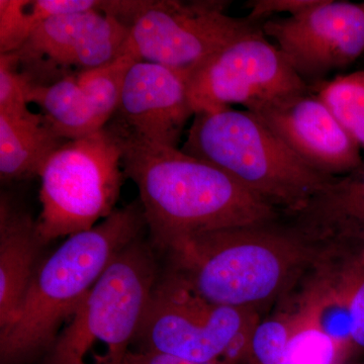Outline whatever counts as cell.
Returning <instances> with one entry per match:
<instances>
[{
  "label": "cell",
  "instance_id": "obj_13",
  "mask_svg": "<svg viewBox=\"0 0 364 364\" xmlns=\"http://www.w3.org/2000/svg\"><path fill=\"white\" fill-rule=\"evenodd\" d=\"M129 28L102 11L61 14L43 21L14 53L16 64L92 70L124 54ZM77 72V73H79Z\"/></svg>",
  "mask_w": 364,
  "mask_h": 364
},
{
  "label": "cell",
  "instance_id": "obj_3",
  "mask_svg": "<svg viewBox=\"0 0 364 364\" xmlns=\"http://www.w3.org/2000/svg\"><path fill=\"white\" fill-rule=\"evenodd\" d=\"M140 202L116 208L87 231L71 235L36 270L16 321L0 332L1 364H23L51 351L70 320L119 251L141 238Z\"/></svg>",
  "mask_w": 364,
  "mask_h": 364
},
{
  "label": "cell",
  "instance_id": "obj_8",
  "mask_svg": "<svg viewBox=\"0 0 364 364\" xmlns=\"http://www.w3.org/2000/svg\"><path fill=\"white\" fill-rule=\"evenodd\" d=\"M255 310L215 305L174 275L157 282L135 341L140 350L208 363L247 361Z\"/></svg>",
  "mask_w": 364,
  "mask_h": 364
},
{
  "label": "cell",
  "instance_id": "obj_25",
  "mask_svg": "<svg viewBox=\"0 0 364 364\" xmlns=\"http://www.w3.org/2000/svg\"><path fill=\"white\" fill-rule=\"evenodd\" d=\"M98 364V363H95ZM116 364H234L228 361H215V363H200L195 361L186 360L169 355V354L160 353L156 351L129 350L119 363Z\"/></svg>",
  "mask_w": 364,
  "mask_h": 364
},
{
  "label": "cell",
  "instance_id": "obj_5",
  "mask_svg": "<svg viewBox=\"0 0 364 364\" xmlns=\"http://www.w3.org/2000/svg\"><path fill=\"white\" fill-rule=\"evenodd\" d=\"M158 282L154 254L141 238L117 254L49 352L47 364H87L97 342L107 347L95 363L116 364L130 350Z\"/></svg>",
  "mask_w": 364,
  "mask_h": 364
},
{
  "label": "cell",
  "instance_id": "obj_17",
  "mask_svg": "<svg viewBox=\"0 0 364 364\" xmlns=\"http://www.w3.org/2000/svg\"><path fill=\"white\" fill-rule=\"evenodd\" d=\"M42 114H0V177L2 181L39 176L53 153L67 142Z\"/></svg>",
  "mask_w": 364,
  "mask_h": 364
},
{
  "label": "cell",
  "instance_id": "obj_16",
  "mask_svg": "<svg viewBox=\"0 0 364 364\" xmlns=\"http://www.w3.org/2000/svg\"><path fill=\"white\" fill-rule=\"evenodd\" d=\"M347 347L316 323L294 329L272 318L256 326L246 364H345Z\"/></svg>",
  "mask_w": 364,
  "mask_h": 364
},
{
  "label": "cell",
  "instance_id": "obj_22",
  "mask_svg": "<svg viewBox=\"0 0 364 364\" xmlns=\"http://www.w3.org/2000/svg\"><path fill=\"white\" fill-rule=\"evenodd\" d=\"M18 64L11 54H0V114L26 117L33 114L26 98L28 81L16 70Z\"/></svg>",
  "mask_w": 364,
  "mask_h": 364
},
{
  "label": "cell",
  "instance_id": "obj_24",
  "mask_svg": "<svg viewBox=\"0 0 364 364\" xmlns=\"http://www.w3.org/2000/svg\"><path fill=\"white\" fill-rule=\"evenodd\" d=\"M316 0H253L247 2L249 20L259 23L273 14L287 13L294 16L315 4Z\"/></svg>",
  "mask_w": 364,
  "mask_h": 364
},
{
  "label": "cell",
  "instance_id": "obj_9",
  "mask_svg": "<svg viewBox=\"0 0 364 364\" xmlns=\"http://www.w3.org/2000/svg\"><path fill=\"white\" fill-rule=\"evenodd\" d=\"M193 112H215L241 105L253 112L279 98L308 90L262 28L234 41L186 80Z\"/></svg>",
  "mask_w": 364,
  "mask_h": 364
},
{
  "label": "cell",
  "instance_id": "obj_10",
  "mask_svg": "<svg viewBox=\"0 0 364 364\" xmlns=\"http://www.w3.org/2000/svg\"><path fill=\"white\" fill-rule=\"evenodd\" d=\"M265 36L304 80L345 68L364 53V2L316 0L301 13L265 21Z\"/></svg>",
  "mask_w": 364,
  "mask_h": 364
},
{
  "label": "cell",
  "instance_id": "obj_19",
  "mask_svg": "<svg viewBox=\"0 0 364 364\" xmlns=\"http://www.w3.org/2000/svg\"><path fill=\"white\" fill-rule=\"evenodd\" d=\"M318 97L344 130L364 148V71L337 76L323 83Z\"/></svg>",
  "mask_w": 364,
  "mask_h": 364
},
{
  "label": "cell",
  "instance_id": "obj_4",
  "mask_svg": "<svg viewBox=\"0 0 364 364\" xmlns=\"http://www.w3.org/2000/svg\"><path fill=\"white\" fill-rule=\"evenodd\" d=\"M181 151L215 165L291 215L336 177L304 161L252 112L231 107L196 112Z\"/></svg>",
  "mask_w": 364,
  "mask_h": 364
},
{
  "label": "cell",
  "instance_id": "obj_2",
  "mask_svg": "<svg viewBox=\"0 0 364 364\" xmlns=\"http://www.w3.org/2000/svg\"><path fill=\"white\" fill-rule=\"evenodd\" d=\"M325 240L279 220L195 235L170 246V274L215 305L255 310L289 289Z\"/></svg>",
  "mask_w": 364,
  "mask_h": 364
},
{
  "label": "cell",
  "instance_id": "obj_14",
  "mask_svg": "<svg viewBox=\"0 0 364 364\" xmlns=\"http://www.w3.org/2000/svg\"><path fill=\"white\" fill-rule=\"evenodd\" d=\"M44 245L37 222L6 196L0 200V332L18 317Z\"/></svg>",
  "mask_w": 364,
  "mask_h": 364
},
{
  "label": "cell",
  "instance_id": "obj_12",
  "mask_svg": "<svg viewBox=\"0 0 364 364\" xmlns=\"http://www.w3.org/2000/svg\"><path fill=\"white\" fill-rule=\"evenodd\" d=\"M250 112L322 173L345 176L363 161L358 143L321 98L309 90L279 98Z\"/></svg>",
  "mask_w": 364,
  "mask_h": 364
},
{
  "label": "cell",
  "instance_id": "obj_20",
  "mask_svg": "<svg viewBox=\"0 0 364 364\" xmlns=\"http://www.w3.org/2000/svg\"><path fill=\"white\" fill-rule=\"evenodd\" d=\"M135 61L133 56L124 53L107 65L75 74L77 82L90 98L98 123L102 128L116 114L124 77Z\"/></svg>",
  "mask_w": 364,
  "mask_h": 364
},
{
  "label": "cell",
  "instance_id": "obj_21",
  "mask_svg": "<svg viewBox=\"0 0 364 364\" xmlns=\"http://www.w3.org/2000/svg\"><path fill=\"white\" fill-rule=\"evenodd\" d=\"M43 21L35 2L0 0V53L18 52Z\"/></svg>",
  "mask_w": 364,
  "mask_h": 364
},
{
  "label": "cell",
  "instance_id": "obj_11",
  "mask_svg": "<svg viewBox=\"0 0 364 364\" xmlns=\"http://www.w3.org/2000/svg\"><path fill=\"white\" fill-rule=\"evenodd\" d=\"M114 130L135 140L177 148L195 116L183 76L167 67L136 60L122 88Z\"/></svg>",
  "mask_w": 364,
  "mask_h": 364
},
{
  "label": "cell",
  "instance_id": "obj_18",
  "mask_svg": "<svg viewBox=\"0 0 364 364\" xmlns=\"http://www.w3.org/2000/svg\"><path fill=\"white\" fill-rule=\"evenodd\" d=\"M28 104L37 105L54 130L66 140H75L102 130L90 98L76 75H66L52 85L26 86Z\"/></svg>",
  "mask_w": 364,
  "mask_h": 364
},
{
  "label": "cell",
  "instance_id": "obj_15",
  "mask_svg": "<svg viewBox=\"0 0 364 364\" xmlns=\"http://www.w3.org/2000/svg\"><path fill=\"white\" fill-rule=\"evenodd\" d=\"M294 217L318 238L364 255V160L358 168L335 177Z\"/></svg>",
  "mask_w": 364,
  "mask_h": 364
},
{
  "label": "cell",
  "instance_id": "obj_1",
  "mask_svg": "<svg viewBox=\"0 0 364 364\" xmlns=\"http://www.w3.org/2000/svg\"><path fill=\"white\" fill-rule=\"evenodd\" d=\"M109 127L119 138L124 176L138 188L146 226L157 248L167 251L195 235L279 219L277 208L215 165Z\"/></svg>",
  "mask_w": 364,
  "mask_h": 364
},
{
  "label": "cell",
  "instance_id": "obj_23",
  "mask_svg": "<svg viewBox=\"0 0 364 364\" xmlns=\"http://www.w3.org/2000/svg\"><path fill=\"white\" fill-rule=\"evenodd\" d=\"M347 343L351 348L364 350V267L347 293Z\"/></svg>",
  "mask_w": 364,
  "mask_h": 364
},
{
  "label": "cell",
  "instance_id": "obj_6",
  "mask_svg": "<svg viewBox=\"0 0 364 364\" xmlns=\"http://www.w3.org/2000/svg\"><path fill=\"white\" fill-rule=\"evenodd\" d=\"M105 11L129 28L124 53L178 72L188 80L234 41L262 28L259 23L227 14L219 0L107 1Z\"/></svg>",
  "mask_w": 364,
  "mask_h": 364
},
{
  "label": "cell",
  "instance_id": "obj_26",
  "mask_svg": "<svg viewBox=\"0 0 364 364\" xmlns=\"http://www.w3.org/2000/svg\"><path fill=\"white\" fill-rule=\"evenodd\" d=\"M355 364H364V363H355Z\"/></svg>",
  "mask_w": 364,
  "mask_h": 364
},
{
  "label": "cell",
  "instance_id": "obj_7",
  "mask_svg": "<svg viewBox=\"0 0 364 364\" xmlns=\"http://www.w3.org/2000/svg\"><path fill=\"white\" fill-rule=\"evenodd\" d=\"M121 144L109 126L67 141L41 169L43 243L87 231L116 210L124 176Z\"/></svg>",
  "mask_w": 364,
  "mask_h": 364
}]
</instances>
